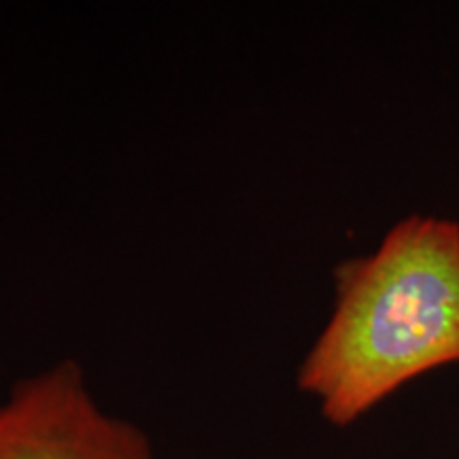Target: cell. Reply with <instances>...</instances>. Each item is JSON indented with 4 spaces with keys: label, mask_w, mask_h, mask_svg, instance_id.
Wrapping results in <instances>:
<instances>
[{
    "label": "cell",
    "mask_w": 459,
    "mask_h": 459,
    "mask_svg": "<svg viewBox=\"0 0 459 459\" xmlns=\"http://www.w3.org/2000/svg\"><path fill=\"white\" fill-rule=\"evenodd\" d=\"M459 364V223L409 215L334 268V308L298 368L321 417L349 428L421 375Z\"/></svg>",
    "instance_id": "6da1fadb"
},
{
    "label": "cell",
    "mask_w": 459,
    "mask_h": 459,
    "mask_svg": "<svg viewBox=\"0 0 459 459\" xmlns=\"http://www.w3.org/2000/svg\"><path fill=\"white\" fill-rule=\"evenodd\" d=\"M0 459H153L149 436L91 394L65 359L22 378L0 400Z\"/></svg>",
    "instance_id": "7a4b0ae2"
}]
</instances>
